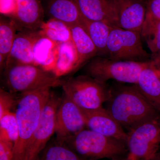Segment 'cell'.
Listing matches in <instances>:
<instances>
[{"label":"cell","instance_id":"cell-25","mask_svg":"<svg viewBox=\"0 0 160 160\" xmlns=\"http://www.w3.org/2000/svg\"><path fill=\"white\" fill-rule=\"evenodd\" d=\"M36 160H84L65 143L56 139L46 145Z\"/></svg>","mask_w":160,"mask_h":160},{"label":"cell","instance_id":"cell-2","mask_svg":"<svg viewBox=\"0 0 160 160\" xmlns=\"http://www.w3.org/2000/svg\"><path fill=\"white\" fill-rule=\"evenodd\" d=\"M51 88L43 87L20 94L15 111L18 136L13 145L12 160H26L32 139L51 93Z\"/></svg>","mask_w":160,"mask_h":160},{"label":"cell","instance_id":"cell-17","mask_svg":"<svg viewBox=\"0 0 160 160\" xmlns=\"http://www.w3.org/2000/svg\"><path fill=\"white\" fill-rule=\"evenodd\" d=\"M135 85L149 104L160 113V78L152 61L141 71Z\"/></svg>","mask_w":160,"mask_h":160},{"label":"cell","instance_id":"cell-28","mask_svg":"<svg viewBox=\"0 0 160 160\" xmlns=\"http://www.w3.org/2000/svg\"><path fill=\"white\" fill-rule=\"evenodd\" d=\"M18 0H0L1 14L12 18L17 9Z\"/></svg>","mask_w":160,"mask_h":160},{"label":"cell","instance_id":"cell-15","mask_svg":"<svg viewBox=\"0 0 160 160\" xmlns=\"http://www.w3.org/2000/svg\"><path fill=\"white\" fill-rule=\"evenodd\" d=\"M39 33V30L18 31L6 60L5 68L18 64L34 65L33 47Z\"/></svg>","mask_w":160,"mask_h":160},{"label":"cell","instance_id":"cell-21","mask_svg":"<svg viewBox=\"0 0 160 160\" xmlns=\"http://www.w3.org/2000/svg\"><path fill=\"white\" fill-rule=\"evenodd\" d=\"M77 54L72 41L58 44L57 57L52 71L60 78L76 71Z\"/></svg>","mask_w":160,"mask_h":160},{"label":"cell","instance_id":"cell-12","mask_svg":"<svg viewBox=\"0 0 160 160\" xmlns=\"http://www.w3.org/2000/svg\"><path fill=\"white\" fill-rule=\"evenodd\" d=\"M45 15L41 0H18L16 12L11 18L15 23L18 32L37 31L45 22Z\"/></svg>","mask_w":160,"mask_h":160},{"label":"cell","instance_id":"cell-18","mask_svg":"<svg viewBox=\"0 0 160 160\" xmlns=\"http://www.w3.org/2000/svg\"><path fill=\"white\" fill-rule=\"evenodd\" d=\"M72 41L77 54L76 69L98 55L97 49L86 30L80 23L69 26Z\"/></svg>","mask_w":160,"mask_h":160},{"label":"cell","instance_id":"cell-1","mask_svg":"<svg viewBox=\"0 0 160 160\" xmlns=\"http://www.w3.org/2000/svg\"><path fill=\"white\" fill-rule=\"evenodd\" d=\"M107 110L128 132L160 114L149 104L135 85L110 88Z\"/></svg>","mask_w":160,"mask_h":160},{"label":"cell","instance_id":"cell-13","mask_svg":"<svg viewBox=\"0 0 160 160\" xmlns=\"http://www.w3.org/2000/svg\"><path fill=\"white\" fill-rule=\"evenodd\" d=\"M118 27L141 32L146 19V6L144 0H115Z\"/></svg>","mask_w":160,"mask_h":160},{"label":"cell","instance_id":"cell-35","mask_svg":"<svg viewBox=\"0 0 160 160\" xmlns=\"http://www.w3.org/2000/svg\"><path fill=\"white\" fill-rule=\"evenodd\" d=\"M144 1H145H145H146V0H144Z\"/></svg>","mask_w":160,"mask_h":160},{"label":"cell","instance_id":"cell-10","mask_svg":"<svg viewBox=\"0 0 160 160\" xmlns=\"http://www.w3.org/2000/svg\"><path fill=\"white\" fill-rule=\"evenodd\" d=\"M86 123L81 108L63 94L56 118V139L64 141L85 129Z\"/></svg>","mask_w":160,"mask_h":160},{"label":"cell","instance_id":"cell-3","mask_svg":"<svg viewBox=\"0 0 160 160\" xmlns=\"http://www.w3.org/2000/svg\"><path fill=\"white\" fill-rule=\"evenodd\" d=\"M62 142L84 160H112L122 158L128 152L124 142L89 129H83Z\"/></svg>","mask_w":160,"mask_h":160},{"label":"cell","instance_id":"cell-5","mask_svg":"<svg viewBox=\"0 0 160 160\" xmlns=\"http://www.w3.org/2000/svg\"><path fill=\"white\" fill-rule=\"evenodd\" d=\"M150 61H118L97 56L86 63L85 72L86 75L102 83L113 80L136 85L141 71Z\"/></svg>","mask_w":160,"mask_h":160},{"label":"cell","instance_id":"cell-24","mask_svg":"<svg viewBox=\"0 0 160 160\" xmlns=\"http://www.w3.org/2000/svg\"><path fill=\"white\" fill-rule=\"evenodd\" d=\"M39 31L41 34L57 44L72 41L70 27L60 20L49 19L43 23Z\"/></svg>","mask_w":160,"mask_h":160},{"label":"cell","instance_id":"cell-30","mask_svg":"<svg viewBox=\"0 0 160 160\" xmlns=\"http://www.w3.org/2000/svg\"><path fill=\"white\" fill-rule=\"evenodd\" d=\"M13 144L0 141V160H12Z\"/></svg>","mask_w":160,"mask_h":160},{"label":"cell","instance_id":"cell-26","mask_svg":"<svg viewBox=\"0 0 160 160\" xmlns=\"http://www.w3.org/2000/svg\"><path fill=\"white\" fill-rule=\"evenodd\" d=\"M18 136V126L15 112H7L0 118V141L13 143Z\"/></svg>","mask_w":160,"mask_h":160},{"label":"cell","instance_id":"cell-31","mask_svg":"<svg viewBox=\"0 0 160 160\" xmlns=\"http://www.w3.org/2000/svg\"><path fill=\"white\" fill-rule=\"evenodd\" d=\"M151 61L152 62L153 68H154L156 72H157L160 78V62H154V61H152V60H151Z\"/></svg>","mask_w":160,"mask_h":160},{"label":"cell","instance_id":"cell-9","mask_svg":"<svg viewBox=\"0 0 160 160\" xmlns=\"http://www.w3.org/2000/svg\"><path fill=\"white\" fill-rule=\"evenodd\" d=\"M62 100L51 92L30 142L26 160H36L55 133L57 112Z\"/></svg>","mask_w":160,"mask_h":160},{"label":"cell","instance_id":"cell-6","mask_svg":"<svg viewBox=\"0 0 160 160\" xmlns=\"http://www.w3.org/2000/svg\"><path fill=\"white\" fill-rule=\"evenodd\" d=\"M64 95L81 109L93 110L102 108L109 99L110 88L89 76L81 75L63 80Z\"/></svg>","mask_w":160,"mask_h":160},{"label":"cell","instance_id":"cell-11","mask_svg":"<svg viewBox=\"0 0 160 160\" xmlns=\"http://www.w3.org/2000/svg\"><path fill=\"white\" fill-rule=\"evenodd\" d=\"M81 109L86 127L89 129L126 143L127 132L107 109L102 107L93 110Z\"/></svg>","mask_w":160,"mask_h":160},{"label":"cell","instance_id":"cell-23","mask_svg":"<svg viewBox=\"0 0 160 160\" xmlns=\"http://www.w3.org/2000/svg\"><path fill=\"white\" fill-rule=\"evenodd\" d=\"M140 34L151 52V57L160 55V20L146 14Z\"/></svg>","mask_w":160,"mask_h":160},{"label":"cell","instance_id":"cell-32","mask_svg":"<svg viewBox=\"0 0 160 160\" xmlns=\"http://www.w3.org/2000/svg\"><path fill=\"white\" fill-rule=\"evenodd\" d=\"M151 60L154 62H160V55L155 56L151 57Z\"/></svg>","mask_w":160,"mask_h":160},{"label":"cell","instance_id":"cell-27","mask_svg":"<svg viewBox=\"0 0 160 160\" xmlns=\"http://www.w3.org/2000/svg\"><path fill=\"white\" fill-rule=\"evenodd\" d=\"M16 94L2 88L0 89V118L16 108L19 98Z\"/></svg>","mask_w":160,"mask_h":160},{"label":"cell","instance_id":"cell-16","mask_svg":"<svg viewBox=\"0 0 160 160\" xmlns=\"http://www.w3.org/2000/svg\"><path fill=\"white\" fill-rule=\"evenodd\" d=\"M45 14L49 19H55L69 26L80 23L82 15L77 0H41Z\"/></svg>","mask_w":160,"mask_h":160},{"label":"cell","instance_id":"cell-14","mask_svg":"<svg viewBox=\"0 0 160 160\" xmlns=\"http://www.w3.org/2000/svg\"><path fill=\"white\" fill-rule=\"evenodd\" d=\"M83 17L118 27L115 0H77Z\"/></svg>","mask_w":160,"mask_h":160},{"label":"cell","instance_id":"cell-22","mask_svg":"<svg viewBox=\"0 0 160 160\" xmlns=\"http://www.w3.org/2000/svg\"><path fill=\"white\" fill-rule=\"evenodd\" d=\"M18 32L13 20L2 15L0 18V67L1 72L5 68L15 38Z\"/></svg>","mask_w":160,"mask_h":160},{"label":"cell","instance_id":"cell-4","mask_svg":"<svg viewBox=\"0 0 160 160\" xmlns=\"http://www.w3.org/2000/svg\"><path fill=\"white\" fill-rule=\"evenodd\" d=\"M3 82L8 91L22 93L45 87L62 86L63 80L33 64H18L3 69Z\"/></svg>","mask_w":160,"mask_h":160},{"label":"cell","instance_id":"cell-7","mask_svg":"<svg viewBox=\"0 0 160 160\" xmlns=\"http://www.w3.org/2000/svg\"><path fill=\"white\" fill-rule=\"evenodd\" d=\"M127 157L129 160H150L160 147V114L127 132Z\"/></svg>","mask_w":160,"mask_h":160},{"label":"cell","instance_id":"cell-20","mask_svg":"<svg viewBox=\"0 0 160 160\" xmlns=\"http://www.w3.org/2000/svg\"><path fill=\"white\" fill-rule=\"evenodd\" d=\"M80 23L94 43L97 56L108 57L107 43L112 26L104 22L87 19L83 16Z\"/></svg>","mask_w":160,"mask_h":160},{"label":"cell","instance_id":"cell-34","mask_svg":"<svg viewBox=\"0 0 160 160\" xmlns=\"http://www.w3.org/2000/svg\"><path fill=\"white\" fill-rule=\"evenodd\" d=\"M112 160H129V159L127 158V157L126 158H119L115 159Z\"/></svg>","mask_w":160,"mask_h":160},{"label":"cell","instance_id":"cell-29","mask_svg":"<svg viewBox=\"0 0 160 160\" xmlns=\"http://www.w3.org/2000/svg\"><path fill=\"white\" fill-rule=\"evenodd\" d=\"M146 15L160 20V0H146Z\"/></svg>","mask_w":160,"mask_h":160},{"label":"cell","instance_id":"cell-19","mask_svg":"<svg viewBox=\"0 0 160 160\" xmlns=\"http://www.w3.org/2000/svg\"><path fill=\"white\" fill-rule=\"evenodd\" d=\"M58 45L39 31L33 45L34 65L52 72L57 57Z\"/></svg>","mask_w":160,"mask_h":160},{"label":"cell","instance_id":"cell-8","mask_svg":"<svg viewBox=\"0 0 160 160\" xmlns=\"http://www.w3.org/2000/svg\"><path fill=\"white\" fill-rule=\"evenodd\" d=\"M140 32L112 27L108 43V57L111 59L146 62L151 55L143 48Z\"/></svg>","mask_w":160,"mask_h":160},{"label":"cell","instance_id":"cell-33","mask_svg":"<svg viewBox=\"0 0 160 160\" xmlns=\"http://www.w3.org/2000/svg\"><path fill=\"white\" fill-rule=\"evenodd\" d=\"M150 160H160V152H158L154 157Z\"/></svg>","mask_w":160,"mask_h":160}]
</instances>
